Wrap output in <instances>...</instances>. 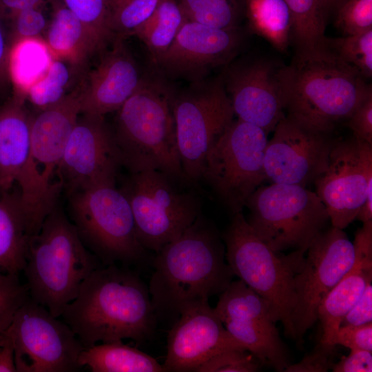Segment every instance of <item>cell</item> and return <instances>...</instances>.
Returning <instances> with one entry per match:
<instances>
[{"label":"cell","mask_w":372,"mask_h":372,"mask_svg":"<svg viewBox=\"0 0 372 372\" xmlns=\"http://www.w3.org/2000/svg\"><path fill=\"white\" fill-rule=\"evenodd\" d=\"M44 0H0V13L12 19L19 12L32 8H39Z\"/></svg>","instance_id":"bcb514c9"},{"label":"cell","mask_w":372,"mask_h":372,"mask_svg":"<svg viewBox=\"0 0 372 372\" xmlns=\"http://www.w3.org/2000/svg\"><path fill=\"white\" fill-rule=\"evenodd\" d=\"M72 223L85 246L105 265L141 260L129 201L116 183L92 185L68 194Z\"/></svg>","instance_id":"ba28073f"},{"label":"cell","mask_w":372,"mask_h":372,"mask_svg":"<svg viewBox=\"0 0 372 372\" xmlns=\"http://www.w3.org/2000/svg\"><path fill=\"white\" fill-rule=\"evenodd\" d=\"M76 227L56 205L28 240L23 270L30 298L56 318L74 300L84 280L101 267Z\"/></svg>","instance_id":"5b68a950"},{"label":"cell","mask_w":372,"mask_h":372,"mask_svg":"<svg viewBox=\"0 0 372 372\" xmlns=\"http://www.w3.org/2000/svg\"><path fill=\"white\" fill-rule=\"evenodd\" d=\"M355 220L362 223L372 220V185L369 187L365 200L357 213Z\"/></svg>","instance_id":"681fc988"},{"label":"cell","mask_w":372,"mask_h":372,"mask_svg":"<svg viewBox=\"0 0 372 372\" xmlns=\"http://www.w3.org/2000/svg\"><path fill=\"white\" fill-rule=\"evenodd\" d=\"M234 115L272 132L285 115L289 65L269 58L235 63L223 76Z\"/></svg>","instance_id":"9a60e30c"},{"label":"cell","mask_w":372,"mask_h":372,"mask_svg":"<svg viewBox=\"0 0 372 372\" xmlns=\"http://www.w3.org/2000/svg\"><path fill=\"white\" fill-rule=\"evenodd\" d=\"M242 43L239 28L220 29L187 20L155 63L174 76L198 81L211 69L229 63Z\"/></svg>","instance_id":"ffe728a7"},{"label":"cell","mask_w":372,"mask_h":372,"mask_svg":"<svg viewBox=\"0 0 372 372\" xmlns=\"http://www.w3.org/2000/svg\"><path fill=\"white\" fill-rule=\"evenodd\" d=\"M60 317L85 349L123 339L142 342L157 322L148 287L136 272L115 264L94 271Z\"/></svg>","instance_id":"7a4b0ae2"},{"label":"cell","mask_w":372,"mask_h":372,"mask_svg":"<svg viewBox=\"0 0 372 372\" xmlns=\"http://www.w3.org/2000/svg\"><path fill=\"white\" fill-rule=\"evenodd\" d=\"M244 17L249 31L280 52L291 43V19L285 0H244Z\"/></svg>","instance_id":"f1b7e54d"},{"label":"cell","mask_w":372,"mask_h":372,"mask_svg":"<svg viewBox=\"0 0 372 372\" xmlns=\"http://www.w3.org/2000/svg\"><path fill=\"white\" fill-rule=\"evenodd\" d=\"M188 21L220 29L239 28L244 0H177Z\"/></svg>","instance_id":"1f68e13d"},{"label":"cell","mask_w":372,"mask_h":372,"mask_svg":"<svg viewBox=\"0 0 372 372\" xmlns=\"http://www.w3.org/2000/svg\"><path fill=\"white\" fill-rule=\"evenodd\" d=\"M372 281V260L355 256L351 269L330 290L318 309L320 321V340L329 342L341 322Z\"/></svg>","instance_id":"603a6c76"},{"label":"cell","mask_w":372,"mask_h":372,"mask_svg":"<svg viewBox=\"0 0 372 372\" xmlns=\"http://www.w3.org/2000/svg\"><path fill=\"white\" fill-rule=\"evenodd\" d=\"M0 372H16L14 351L7 343L0 344Z\"/></svg>","instance_id":"7dc6e473"},{"label":"cell","mask_w":372,"mask_h":372,"mask_svg":"<svg viewBox=\"0 0 372 372\" xmlns=\"http://www.w3.org/2000/svg\"><path fill=\"white\" fill-rule=\"evenodd\" d=\"M10 47L6 44L2 29L0 26V85L8 76V64Z\"/></svg>","instance_id":"c3c4849f"},{"label":"cell","mask_w":372,"mask_h":372,"mask_svg":"<svg viewBox=\"0 0 372 372\" xmlns=\"http://www.w3.org/2000/svg\"><path fill=\"white\" fill-rule=\"evenodd\" d=\"M28 238L19 193L0 189V271L16 276L23 271Z\"/></svg>","instance_id":"cb8c5ba5"},{"label":"cell","mask_w":372,"mask_h":372,"mask_svg":"<svg viewBox=\"0 0 372 372\" xmlns=\"http://www.w3.org/2000/svg\"><path fill=\"white\" fill-rule=\"evenodd\" d=\"M32 116L25 100L14 95L0 107V189L10 191L23 172L30 153Z\"/></svg>","instance_id":"7402d4cb"},{"label":"cell","mask_w":372,"mask_h":372,"mask_svg":"<svg viewBox=\"0 0 372 372\" xmlns=\"http://www.w3.org/2000/svg\"><path fill=\"white\" fill-rule=\"evenodd\" d=\"M177 180L164 172L146 170L129 172L122 181L119 188L129 201L137 238L146 250L158 252L200 215L196 195L180 189Z\"/></svg>","instance_id":"30bf717a"},{"label":"cell","mask_w":372,"mask_h":372,"mask_svg":"<svg viewBox=\"0 0 372 372\" xmlns=\"http://www.w3.org/2000/svg\"><path fill=\"white\" fill-rule=\"evenodd\" d=\"M81 114L58 169V178L68 194L92 185L116 183L123 167L113 131L104 116Z\"/></svg>","instance_id":"ac0fdd59"},{"label":"cell","mask_w":372,"mask_h":372,"mask_svg":"<svg viewBox=\"0 0 372 372\" xmlns=\"http://www.w3.org/2000/svg\"><path fill=\"white\" fill-rule=\"evenodd\" d=\"M227 331L263 364L285 371L291 364L288 350L271 320L245 318L223 323Z\"/></svg>","instance_id":"d4e9b609"},{"label":"cell","mask_w":372,"mask_h":372,"mask_svg":"<svg viewBox=\"0 0 372 372\" xmlns=\"http://www.w3.org/2000/svg\"><path fill=\"white\" fill-rule=\"evenodd\" d=\"M217 231L201 214L179 237L156 253L149 291L157 319L220 295L234 276Z\"/></svg>","instance_id":"6da1fadb"},{"label":"cell","mask_w":372,"mask_h":372,"mask_svg":"<svg viewBox=\"0 0 372 372\" xmlns=\"http://www.w3.org/2000/svg\"><path fill=\"white\" fill-rule=\"evenodd\" d=\"M354 259L353 242L343 229H324L310 242L294 279L291 320L297 345L318 320L321 301L351 269Z\"/></svg>","instance_id":"5bb4252c"},{"label":"cell","mask_w":372,"mask_h":372,"mask_svg":"<svg viewBox=\"0 0 372 372\" xmlns=\"http://www.w3.org/2000/svg\"><path fill=\"white\" fill-rule=\"evenodd\" d=\"M313 184L331 226L345 229L355 220L372 185V145L353 136L334 140L327 168Z\"/></svg>","instance_id":"2e32d148"},{"label":"cell","mask_w":372,"mask_h":372,"mask_svg":"<svg viewBox=\"0 0 372 372\" xmlns=\"http://www.w3.org/2000/svg\"><path fill=\"white\" fill-rule=\"evenodd\" d=\"M28 298V288L19 276L0 271V333L9 326Z\"/></svg>","instance_id":"f35d334b"},{"label":"cell","mask_w":372,"mask_h":372,"mask_svg":"<svg viewBox=\"0 0 372 372\" xmlns=\"http://www.w3.org/2000/svg\"><path fill=\"white\" fill-rule=\"evenodd\" d=\"M173 112L184 176L188 183H197L209 149L234 120L223 76L174 93Z\"/></svg>","instance_id":"7c38bea8"},{"label":"cell","mask_w":372,"mask_h":372,"mask_svg":"<svg viewBox=\"0 0 372 372\" xmlns=\"http://www.w3.org/2000/svg\"><path fill=\"white\" fill-rule=\"evenodd\" d=\"M10 344L17 371L74 372L85 349L76 335L62 320L30 298L0 333V344Z\"/></svg>","instance_id":"4fadbf2b"},{"label":"cell","mask_w":372,"mask_h":372,"mask_svg":"<svg viewBox=\"0 0 372 372\" xmlns=\"http://www.w3.org/2000/svg\"><path fill=\"white\" fill-rule=\"evenodd\" d=\"M372 351L354 349L350 353L343 356L334 363L332 366L333 372H371Z\"/></svg>","instance_id":"f6af8a7d"},{"label":"cell","mask_w":372,"mask_h":372,"mask_svg":"<svg viewBox=\"0 0 372 372\" xmlns=\"http://www.w3.org/2000/svg\"><path fill=\"white\" fill-rule=\"evenodd\" d=\"M161 0H110V27L114 37L134 35L153 14Z\"/></svg>","instance_id":"d590c367"},{"label":"cell","mask_w":372,"mask_h":372,"mask_svg":"<svg viewBox=\"0 0 372 372\" xmlns=\"http://www.w3.org/2000/svg\"><path fill=\"white\" fill-rule=\"evenodd\" d=\"M273 132L265 149V180L305 187L313 183L327 168L334 141L331 133L287 114Z\"/></svg>","instance_id":"e0dca14e"},{"label":"cell","mask_w":372,"mask_h":372,"mask_svg":"<svg viewBox=\"0 0 372 372\" xmlns=\"http://www.w3.org/2000/svg\"><path fill=\"white\" fill-rule=\"evenodd\" d=\"M336 345L320 340L318 344L296 364H290L285 372H326L332 369Z\"/></svg>","instance_id":"ab89813d"},{"label":"cell","mask_w":372,"mask_h":372,"mask_svg":"<svg viewBox=\"0 0 372 372\" xmlns=\"http://www.w3.org/2000/svg\"><path fill=\"white\" fill-rule=\"evenodd\" d=\"M335 17V25L344 36L371 30L372 0H346Z\"/></svg>","instance_id":"8d00e7d4"},{"label":"cell","mask_w":372,"mask_h":372,"mask_svg":"<svg viewBox=\"0 0 372 372\" xmlns=\"http://www.w3.org/2000/svg\"><path fill=\"white\" fill-rule=\"evenodd\" d=\"M291 19V42L296 54L322 47L327 20L321 0H285Z\"/></svg>","instance_id":"4dcf8cb0"},{"label":"cell","mask_w":372,"mask_h":372,"mask_svg":"<svg viewBox=\"0 0 372 372\" xmlns=\"http://www.w3.org/2000/svg\"><path fill=\"white\" fill-rule=\"evenodd\" d=\"M81 114L79 91L32 116L30 153L17 184L28 235L37 234L57 205L62 185L58 169L70 134ZM59 179V178H58Z\"/></svg>","instance_id":"8992f818"},{"label":"cell","mask_w":372,"mask_h":372,"mask_svg":"<svg viewBox=\"0 0 372 372\" xmlns=\"http://www.w3.org/2000/svg\"><path fill=\"white\" fill-rule=\"evenodd\" d=\"M69 63L54 59L47 74L36 83L26 95L39 111L60 102L68 94L66 91L71 79Z\"/></svg>","instance_id":"e575fe53"},{"label":"cell","mask_w":372,"mask_h":372,"mask_svg":"<svg viewBox=\"0 0 372 372\" xmlns=\"http://www.w3.org/2000/svg\"><path fill=\"white\" fill-rule=\"evenodd\" d=\"M81 367L92 372H163L156 359L121 341L101 343L83 349L79 357Z\"/></svg>","instance_id":"83f0119b"},{"label":"cell","mask_w":372,"mask_h":372,"mask_svg":"<svg viewBox=\"0 0 372 372\" xmlns=\"http://www.w3.org/2000/svg\"><path fill=\"white\" fill-rule=\"evenodd\" d=\"M346 0H321L324 14L327 21L331 15H335L340 6Z\"/></svg>","instance_id":"f907efd6"},{"label":"cell","mask_w":372,"mask_h":372,"mask_svg":"<svg viewBox=\"0 0 372 372\" xmlns=\"http://www.w3.org/2000/svg\"><path fill=\"white\" fill-rule=\"evenodd\" d=\"M372 322V284L369 282L364 291L341 322L342 325H362Z\"/></svg>","instance_id":"ee69618b"},{"label":"cell","mask_w":372,"mask_h":372,"mask_svg":"<svg viewBox=\"0 0 372 372\" xmlns=\"http://www.w3.org/2000/svg\"><path fill=\"white\" fill-rule=\"evenodd\" d=\"M186 21L177 0H161L134 35L145 43L156 63L172 45Z\"/></svg>","instance_id":"f546056e"},{"label":"cell","mask_w":372,"mask_h":372,"mask_svg":"<svg viewBox=\"0 0 372 372\" xmlns=\"http://www.w3.org/2000/svg\"><path fill=\"white\" fill-rule=\"evenodd\" d=\"M261 363L249 351L244 349H229L214 355L199 366L196 372H255L260 370Z\"/></svg>","instance_id":"74e56055"},{"label":"cell","mask_w":372,"mask_h":372,"mask_svg":"<svg viewBox=\"0 0 372 372\" xmlns=\"http://www.w3.org/2000/svg\"><path fill=\"white\" fill-rule=\"evenodd\" d=\"M90 34L97 50L113 39L110 27V0H63Z\"/></svg>","instance_id":"d6a6232c"},{"label":"cell","mask_w":372,"mask_h":372,"mask_svg":"<svg viewBox=\"0 0 372 372\" xmlns=\"http://www.w3.org/2000/svg\"><path fill=\"white\" fill-rule=\"evenodd\" d=\"M44 41L54 59L72 65L98 51L87 30L64 5L55 8Z\"/></svg>","instance_id":"484cf974"},{"label":"cell","mask_w":372,"mask_h":372,"mask_svg":"<svg viewBox=\"0 0 372 372\" xmlns=\"http://www.w3.org/2000/svg\"><path fill=\"white\" fill-rule=\"evenodd\" d=\"M142 79L123 39L116 37L112 49L79 90L81 114L104 116L117 111L136 92Z\"/></svg>","instance_id":"44dd1931"},{"label":"cell","mask_w":372,"mask_h":372,"mask_svg":"<svg viewBox=\"0 0 372 372\" xmlns=\"http://www.w3.org/2000/svg\"><path fill=\"white\" fill-rule=\"evenodd\" d=\"M267 136L260 127L238 118L208 152L201 180L232 214L242 211L249 197L265 180Z\"/></svg>","instance_id":"8fae6325"},{"label":"cell","mask_w":372,"mask_h":372,"mask_svg":"<svg viewBox=\"0 0 372 372\" xmlns=\"http://www.w3.org/2000/svg\"><path fill=\"white\" fill-rule=\"evenodd\" d=\"M288 65L285 112L322 132L331 134L346 123L372 94L357 69L323 47L295 54Z\"/></svg>","instance_id":"3957f363"},{"label":"cell","mask_w":372,"mask_h":372,"mask_svg":"<svg viewBox=\"0 0 372 372\" xmlns=\"http://www.w3.org/2000/svg\"><path fill=\"white\" fill-rule=\"evenodd\" d=\"M167 335L164 371L188 372L229 349L245 347L225 329L209 301L184 309Z\"/></svg>","instance_id":"d6986e66"},{"label":"cell","mask_w":372,"mask_h":372,"mask_svg":"<svg viewBox=\"0 0 372 372\" xmlns=\"http://www.w3.org/2000/svg\"><path fill=\"white\" fill-rule=\"evenodd\" d=\"M245 218L256 235L271 249H307L325 229L328 211L316 192L291 184L259 186L247 199Z\"/></svg>","instance_id":"9c48e42d"},{"label":"cell","mask_w":372,"mask_h":372,"mask_svg":"<svg viewBox=\"0 0 372 372\" xmlns=\"http://www.w3.org/2000/svg\"><path fill=\"white\" fill-rule=\"evenodd\" d=\"M346 124L354 137L372 145V94L358 106Z\"/></svg>","instance_id":"7bdbcfd3"},{"label":"cell","mask_w":372,"mask_h":372,"mask_svg":"<svg viewBox=\"0 0 372 372\" xmlns=\"http://www.w3.org/2000/svg\"><path fill=\"white\" fill-rule=\"evenodd\" d=\"M324 48L357 69L364 79L372 76V30L353 35L325 37Z\"/></svg>","instance_id":"836d02e7"},{"label":"cell","mask_w":372,"mask_h":372,"mask_svg":"<svg viewBox=\"0 0 372 372\" xmlns=\"http://www.w3.org/2000/svg\"><path fill=\"white\" fill-rule=\"evenodd\" d=\"M11 19L13 21L12 43L22 39L40 37L47 27L45 17L39 8L22 10Z\"/></svg>","instance_id":"b9f144b4"},{"label":"cell","mask_w":372,"mask_h":372,"mask_svg":"<svg viewBox=\"0 0 372 372\" xmlns=\"http://www.w3.org/2000/svg\"><path fill=\"white\" fill-rule=\"evenodd\" d=\"M222 238L234 276L268 302L285 336L294 340L291 320L294 279L302 267L307 249L287 255L273 251L256 235L242 211L233 214Z\"/></svg>","instance_id":"52a82bcc"},{"label":"cell","mask_w":372,"mask_h":372,"mask_svg":"<svg viewBox=\"0 0 372 372\" xmlns=\"http://www.w3.org/2000/svg\"><path fill=\"white\" fill-rule=\"evenodd\" d=\"M53 59L41 37L11 43L8 70L9 79L14 85V95L25 100L29 90L47 74Z\"/></svg>","instance_id":"4316f807"},{"label":"cell","mask_w":372,"mask_h":372,"mask_svg":"<svg viewBox=\"0 0 372 372\" xmlns=\"http://www.w3.org/2000/svg\"><path fill=\"white\" fill-rule=\"evenodd\" d=\"M174 94L161 79L143 77L136 92L117 110L113 134L122 165L129 172L158 170L188 183L177 147Z\"/></svg>","instance_id":"277c9868"},{"label":"cell","mask_w":372,"mask_h":372,"mask_svg":"<svg viewBox=\"0 0 372 372\" xmlns=\"http://www.w3.org/2000/svg\"><path fill=\"white\" fill-rule=\"evenodd\" d=\"M329 343L350 350L372 351V322L362 325H342L333 334Z\"/></svg>","instance_id":"60d3db41"}]
</instances>
